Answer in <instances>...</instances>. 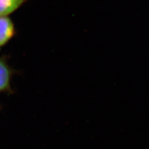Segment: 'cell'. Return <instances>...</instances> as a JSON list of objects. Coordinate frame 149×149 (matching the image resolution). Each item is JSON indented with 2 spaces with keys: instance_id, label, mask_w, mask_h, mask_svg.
I'll list each match as a JSON object with an SVG mask.
<instances>
[{
  "instance_id": "7a4b0ae2",
  "label": "cell",
  "mask_w": 149,
  "mask_h": 149,
  "mask_svg": "<svg viewBox=\"0 0 149 149\" xmlns=\"http://www.w3.org/2000/svg\"><path fill=\"white\" fill-rule=\"evenodd\" d=\"M11 72L8 65L0 58V92L6 91L10 87Z\"/></svg>"
},
{
  "instance_id": "3957f363",
  "label": "cell",
  "mask_w": 149,
  "mask_h": 149,
  "mask_svg": "<svg viewBox=\"0 0 149 149\" xmlns=\"http://www.w3.org/2000/svg\"><path fill=\"white\" fill-rule=\"evenodd\" d=\"M26 1V0H0V16H8Z\"/></svg>"
},
{
  "instance_id": "6da1fadb",
  "label": "cell",
  "mask_w": 149,
  "mask_h": 149,
  "mask_svg": "<svg viewBox=\"0 0 149 149\" xmlns=\"http://www.w3.org/2000/svg\"><path fill=\"white\" fill-rule=\"evenodd\" d=\"M15 26L8 16H0V47L6 44L15 35Z\"/></svg>"
}]
</instances>
